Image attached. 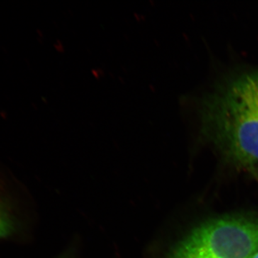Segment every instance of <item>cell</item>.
Wrapping results in <instances>:
<instances>
[{
    "instance_id": "6da1fadb",
    "label": "cell",
    "mask_w": 258,
    "mask_h": 258,
    "mask_svg": "<svg viewBox=\"0 0 258 258\" xmlns=\"http://www.w3.org/2000/svg\"><path fill=\"white\" fill-rule=\"evenodd\" d=\"M201 130L232 161L258 164V71L231 79L208 96Z\"/></svg>"
},
{
    "instance_id": "7a4b0ae2",
    "label": "cell",
    "mask_w": 258,
    "mask_h": 258,
    "mask_svg": "<svg viewBox=\"0 0 258 258\" xmlns=\"http://www.w3.org/2000/svg\"><path fill=\"white\" fill-rule=\"evenodd\" d=\"M257 252L258 220L230 217L199 226L167 258H254Z\"/></svg>"
},
{
    "instance_id": "3957f363",
    "label": "cell",
    "mask_w": 258,
    "mask_h": 258,
    "mask_svg": "<svg viewBox=\"0 0 258 258\" xmlns=\"http://www.w3.org/2000/svg\"><path fill=\"white\" fill-rule=\"evenodd\" d=\"M11 189L0 174V240L14 238L23 230L18 203Z\"/></svg>"
},
{
    "instance_id": "277c9868",
    "label": "cell",
    "mask_w": 258,
    "mask_h": 258,
    "mask_svg": "<svg viewBox=\"0 0 258 258\" xmlns=\"http://www.w3.org/2000/svg\"><path fill=\"white\" fill-rule=\"evenodd\" d=\"M58 258H75L74 252L71 250L66 251L63 254L59 256Z\"/></svg>"
},
{
    "instance_id": "5b68a950",
    "label": "cell",
    "mask_w": 258,
    "mask_h": 258,
    "mask_svg": "<svg viewBox=\"0 0 258 258\" xmlns=\"http://www.w3.org/2000/svg\"><path fill=\"white\" fill-rule=\"evenodd\" d=\"M254 258H258V252L257 253L255 254V255H254Z\"/></svg>"
}]
</instances>
